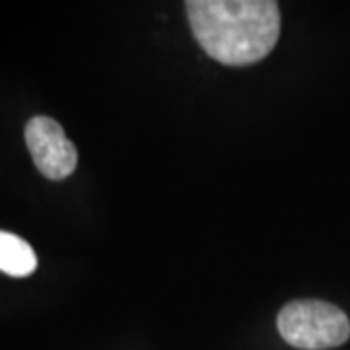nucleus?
<instances>
[{"label":"nucleus","mask_w":350,"mask_h":350,"mask_svg":"<svg viewBox=\"0 0 350 350\" xmlns=\"http://www.w3.org/2000/svg\"><path fill=\"white\" fill-rule=\"evenodd\" d=\"M185 8L200 47L228 66L259 63L280 36L275 0H189Z\"/></svg>","instance_id":"obj_1"},{"label":"nucleus","mask_w":350,"mask_h":350,"mask_svg":"<svg viewBox=\"0 0 350 350\" xmlns=\"http://www.w3.org/2000/svg\"><path fill=\"white\" fill-rule=\"evenodd\" d=\"M25 144L39 174L47 179L61 181L76 170V146L55 119L45 115L31 117L25 125Z\"/></svg>","instance_id":"obj_3"},{"label":"nucleus","mask_w":350,"mask_h":350,"mask_svg":"<svg viewBox=\"0 0 350 350\" xmlns=\"http://www.w3.org/2000/svg\"><path fill=\"white\" fill-rule=\"evenodd\" d=\"M36 269L38 257L31 245L10 232H0V273L10 276H29Z\"/></svg>","instance_id":"obj_4"},{"label":"nucleus","mask_w":350,"mask_h":350,"mask_svg":"<svg viewBox=\"0 0 350 350\" xmlns=\"http://www.w3.org/2000/svg\"><path fill=\"white\" fill-rule=\"evenodd\" d=\"M276 327L288 345L300 350L337 349L350 337L347 313L321 300L290 301L278 313Z\"/></svg>","instance_id":"obj_2"}]
</instances>
